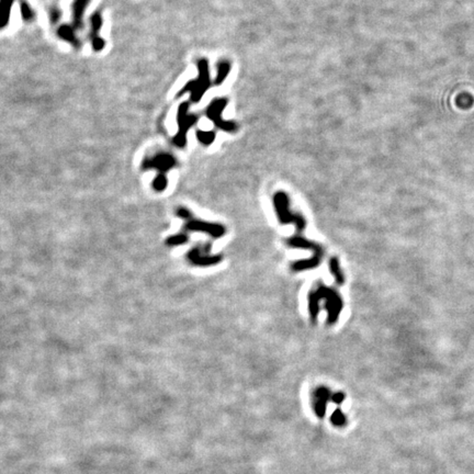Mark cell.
<instances>
[{
  "label": "cell",
  "mask_w": 474,
  "mask_h": 474,
  "mask_svg": "<svg viewBox=\"0 0 474 474\" xmlns=\"http://www.w3.org/2000/svg\"><path fill=\"white\" fill-rule=\"evenodd\" d=\"M322 301H324L325 308L327 311V323L330 325L335 324L344 307L342 297L336 290L325 287L323 284H319L316 289L312 290L308 294V312H310L311 320L314 323L317 321Z\"/></svg>",
  "instance_id": "6da1fadb"
},
{
  "label": "cell",
  "mask_w": 474,
  "mask_h": 474,
  "mask_svg": "<svg viewBox=\"0 0 474 474\" xmlns=\"http://www.w3.org/2000/svg\"><path fill=\"white\" fill-rule=\"evenodd\" d=\"M198 77L194 80H190L189 83L185 85L180 91L178 92V97H181L185 93H190V100L192 102H199L201 98L203 97L208 89L211 87L212 82L210 78V70H209V63L207 59H200L198 61Z\"/></svg>",
  "instance_id": "7a4b0ae2"
},
{
  "label": "cell",
  "mask_w": 474,
  "mask_h": 474,
  "mask_svg": "<svg viewBox=\"0 0 474 474\" xmlns=\"http://www.w3.org/2000/svg\"><path fill=\"white\" fill-rule=\"evenodd\" d=\"M274 205L279 222L282 224L296 225L299 232H303L306 227V220L300 213H294L290 209V200L283 191L276 192L274 195Z\"/></svg>",
  "instance_id": "3957f363"
},
{
  "label": "cell",
  "mask_w": 474,
  "mask_h": 474,
  "mask_svg": "<svg viewBox=\"0 0 474 474\" xmlns=\"http://www.w3.org/2000/svg\"><path fill=\"white\" fill-rule=\"evenodd\" d=\"M189 102H182L178 108L177 122L178 133L172 138V143L179 149H183L187 145V135L189 129L198 121V117L189 112Z\"/></svg>",
  "instance_id": "277c9868"
},
{
  "label": "cell",
  "mask_w": 474,
  "mask_h": 474,
  "mask_svg": "<svg viewBox=\"0 0 474 474\" xmlns=\"http://www.w3.org/2000/svg\"><path fill=\"white\" fill-rule=\"evenodd\" d=\"M226 106H227L226 98H217V99H214L208 107L207 117L210 121H212L213 124L215 125L217 129H220L222 131L227 133L229 132L234 133L238 129V125H237L234 121H226L222 118V113L226 108Z\"/></svg>",
  "instance_id": "5b68a950"
},
{
  "label": "cell",
  "mask_w": 474,
  "mask_h": 474,
  "mask_svg": "<svg viewBox=\"0 0 474 474\" xmlns=\"http://www.w3.org/2000/svg\"><path fill=\"white\" fill-rule=\"evenodd\" d=\"M177 165V159L175 156L165 151H159L151 157H146L142 163V169H155L159 173L158 175H166L171 169Z\"/></svg>",
  "instance_id": "8992f818"
},
{
  "label": "cell",
  "mask_w": 474,
  "mask_h": 474,
  "mask_svg": "<svg viewBox=\"0 0 474 474\" xmlns=\"http://www.w3.org/2000/svg\"><path fill=\"white\" fill-rule=\"evenodd\" d=\"M210 244H207L204 246H198V247L192 248L189 254H188V259H189L190 262L194 263L195 266H213L216 265V263L220 262L222 260V255H209L210 249Z\"/></svg>",
  "instance_id": "52a82bcc"
},
{
  "label": "cell",
  "mask_w": 474,
  "mask_h": 474,
  "mask_svg": "<svg viewBox=\"0 0 474 474\" xmlns=\"http://www.w3.org/2000/svg\"><path fill=\"white\" fill-rule=\"evenodd\" d=\"M185 230L189 232H201L211 235L213 238H221L225 234V227L217 224V223H210L205 221L194 220V218H189L187 220V224L185 225Z\"/></svg>",
  "instance_id": "ba28073f"
},
{
  "label": "cell",
  "mask_w": 474,
  "mask_h": 474,
  "mask_svg": "<svg viewBox=\"0 0 474 474\" xmlns=\"http://www.w3.org/2000/svg\"><path fill=\"white\" fill-rule=\"evenodd\" d=\"M90 25V33H89V35H90L92 50L95 52H100L105 48L106 42L99 35L102 26V16L99 11H96L91 15Z\"/></svg>",
  "instance_id": "9c48e42d"
},
{
  "label": "cell",
  "mask_w": 474,
  "mask_h": 474,
  "mask_svg": "<svg viewBox=\"0 0 474 474\" xmlns=\"http://www.w3.org/2000/svg\"><path fill=\"white\" fill-rule=\"evenodd\" d=\"M287 244L290 246V247H293V248L311 250V252H313V256L323 258V254H324L323 248H322L320 245L314 243V241L304 238L303 236L296 235V236L290 237V238L287 239Z\"/></svg>",
  "instance_id": "30bf717a"
},
{
  "label": "cell",
  "mask_w": 474,
  "mask_h": 474,
  "mask_svg": "<svg viewBox=\"0 0 474 474\" xmlns=\"http://www.w3.org/2000/svg\"><path fill=\"white\" fill-rule=\"evenodd\" d=\"M90 2V0H74L71 6V17H73V25L76 30H83L84 28V13Z\"/></svg>",
  "instance_id": "8fae6325"
},
{
  "label": "cell",
  "mask_w": 474,
  "mask_h": 474,
  "mask_svg": "<svg viewBox=\"0 0 474 474\" xmlns=\"http://www.w3.org/2000/svg\"><path fill=\"white\" fill-rule=\"evenodd\" d=\"M57 35H59L60 39L68 42L71 46L77 48V50L82 47V41H80L79 38L76 35V29L73 25H69V24L61 25L59 30H57Z\"/></svg>",
  "instance_id": "7c38bea8"
},
{
  "label": "cell",
  "mask_w": 474,
  "mask_h": 474,
  "mask_svg": "<svg viewBox=\"0 0 474 474\" xmlns=\"http://www.w3.org/2000/svg\"><path fill=\"white\" fill-rule=\"evenodd\" d=\"M321 260H322L321 257L312 256L311 258L302 259V260L294 261L291 265V270L296 271V272H300V271L313 269V268H316V267L320 266Z\"/></svg>",
  "instance_id": "4fadbf2b"
},
{
  "label": "cell",
  "mask_w": 474,
  "mask_h": 474,
  "mask_svg": "<svg viewBox=\"0 0 474 474\" xmlns=\"http://www.w3.org/2000/svg\"><path fill=\"white\" fill-rule=\"evenodd\" d=\"M16 0H0V30L8 25L10 21L11 9Z\"/></svg>",
  "instance_id": "5bb4252c"
},
{
  "label": "cell",
  "mask_w": 474,
  "mask_h": 474,
  "mask_svg": "<svg viewBox=\"0 0 474 474\" xmlns=\"http://www.w3.org/2000/svg\"><path fill=\"white\" fill-rule=\"evenodd\" d=\"M329 270L330 274L334 277L335 281L338 285H343L345 283V276H344L343 271L341 269V263H339L338 258L333 257L330 258L329 260Z\"/></svg>",
  "instance_id": "9a60e30c"
},
{
  "label": "cell",
  "mask_w": 474,
  "mask_h": 474,
  "mask_svg": "<svg viewBox=\"0 0 474 474\" xmlns=\"http://www.w3.org/2000/svg\"><path fill=\"white\" fill-rule=\"evenodd\" d=\"M217 71H216V77L214 79V85H221L224 80L226 79L227 76H229L231 71V64L230 62L227 61H221L217 63Z\"/></svg>",
  "instance_id": "2e32d148"
},
{
  "label": "cell",
  "mask_w": 474,
  "mask_h": 474,
  "mask_svg": "<svg viewBox=\"0 0 474 474\" xmlns=\"http://www.w3.org/2000/svg\"><path fill=\"white\" fill-rule=\"evenodd\" d=\"M332 395L333 393L328 388L320 387L315 388V391L313 392V401H321L328 403V401L332 400Z\"/></svg>",
  "instance_id": "e0dca14e"
},
{
  "label": "cell",
  "mask_w": 474,
  "mask_h": 474,
  "mask_svg": "<svg viewBox=\"0 0 474 474\" xmlns=\"http://www.w3.org/2000/svg\"><path fill=\"white\" fill-rule=\"evenodd\" d=\"M20 9H21V16L22 19L26 22H31L34 20L35 12L32 9V7L30 6L29 2L26 0H21L20 2Z\"/></svg>",
  "instance_id": "ac0fdd59"
},
{
  "label": "cell",
  "mask_w": 474,
  "mask_h": 474,
  "mask_svg": "<svg viewBox=\"0 0 474 474\" xmlns=\"http://www.w3.org/2000/svg\"><path fill=\"white\" fill-rule=\"evenodd\" d=\"M196 138H198L201 144L208 146L211 145L215 140V133H214V131H201V129H198L196 131Z\"/></svg>",
  "instance_id": "d6986e66"
},
{
  "label": "cell",
  "mask_w": 474,
  "mask_h": 474,
  "mask_svg": "<svg viewBox=\"0 0 474 474\" xmlns=\"http://www.w3.org/2000/svg\"><path fill=\"white\" fill-rule=\"evenodd\" d=\"M330 422H332L334 426L343 427L347 424V417L343 410L337 409L336 410H334V413L330 416Z\"/></svg>",
  "instance_id": "ffe728a7"
},
{
  "label": "cell",
  "mask_w": 474,
  "mask_h": 474,
  "mask_svg": "<svg viewBox=\"0 0 474 474\" xmlns=\"http://www.w3.org/2000/svg\"><path fill=\"white\" fill-rule=\"evenodd\" d=\"M167 183H168V179L166 175H158L154 179L153 188L156 191H163L166 189Z\"/></svg>",
  "instance_id": "44dd1931"
},
{
  "label": "cell",
  "mask_w": 474,
  "mask_h": 474,
  "mask_svg": "<svg viewBox=\"0 0 474 474\" xmlns=\"http://www.w3.org/2000/svg\"><path fill=\"white\" fill-rule=\"evenodd\" d=\"M313 409H314V413L316 416H319L320 418L324 417L326 414V409H327V403L326 402H321V401H313Z\"/></svg>",
  "instance_id": "7402d4cb"
},
{
  "label": "cell",
  "mask_w": 474,
  "mask_h": 474,
  "mask_svg": "<svg viewBox=\"0 0 474 474\" xmlns=\"http://www.w3.org/2000/svg\"><path fill=\"white\" fill-rule=\"evenodd\" d=\"M187 241H188V235L182 233V234H179V235L172 236L171 238L167 240V243L171 246H178V245L185 244V243H187Z\"/></svg>",
  "instance_id": "603a6c76"
},
{
  "label": "cell",
  "mask_w": 474,
  "mask_h": 474,
  "mask_svg": "<svg viewBox=\"0 0 474 474\" xmlns=\"http://www.w3.org/2000/svg\"><path fill=\"white\" fill-rule=\"evenodd\" d=\"M62 17V11L59 8H52L50 11V20L52 23H56L59 22Z\"/></svg>",
  "instance_id": "cb8c5ba5"
},
{
  "label": "cell",
  "mask_w": 474,
  "mask_h": 474,
  "mask_svg": "<svg viewBox=\"0 0 474 474\" xmlns=\"http://www.w3.org/2000/svg\"><path fill=\"white\" fill-rule=\"evenodd\" d=\"M345 399H346V396L343 392H336V393H333L332 400H330V401H333L335 404L339 405V404H342L344 401H345Z\"/></svg>",
  "instance_id": "d4e9b609"
}]
</instances>
